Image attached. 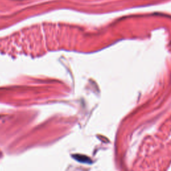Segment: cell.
Wrapping results in <instances>:
<instances>
[]
</instances>
